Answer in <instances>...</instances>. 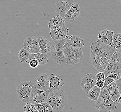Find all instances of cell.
Returning a JSON list of instances; mask_svg holds the SVG:
<instances>
[{
    "label": "cell",
    "instance_id": "cell-1",
    "mask_svg": "<svg viewBox=\"0 0 121 112\" xmlns=\"http://www.w3.org/2000/svg\"><path fill=\"white\" fill-rule=\"evenodd\" d=\"M117 49L97 40L90 45V57L92 64L97 70L104 72L112 55Z\"/></svg>",
    "mask_w": 121,
    "mask_h": 112
},
{
    "label": "cell",
    "instance_id": "cell-2",
    "mask_svg": "<svg viewBox=\"0 0 121 112\" xmlns=\"http://www.w3.org/2000/svg\"><path fill=\"white\" fill-rule=\"evenodd\" d=\"M68 101V94L60 89L50 92L47 102L51 106L54 112H61L65 108Z\"/></svg>",
    "mask_w": 121,
    "mask_h": 112
},
{
    "label": "cell",
    "instance_id": "cell-3",
    "mask_svg": "<svg viewBox=\"0 0 121 112\" xmlns=\"http://www.w3.org/2000/svg\"><path fill=\"white\" fill-rule=\"evenodd\" d=\"M95 105L96 108L100 112H112L118 108V103L112 100L107 90L104 88L101 90Z\"/></svg>",
    "mask_w": 121,
    "mask_h": 112
},
{
    "label": "cell",
    "instance_id": "cell-4",
    "mask_svg": "<svg viewBox=\"0 0 121 112\" xmlns=\"http://www.w3.org/2000/svg\"><path fill=\"white\" fill-rule=\"evenodd\" d=\"M66 38L61 40H52L51 42L50 53L54 61L61 65L67 64V61L64 53V45Z\"/></svg>",
    "mask_w": 121,
    "mask_h": 112
},
{
    "label": "cell",
    "instance_id": "cell-5",
    "mask_svg": "<svg viewBox=\"0 0 121 112\" xmlns=\"http://www.w3.org/2000/svg\"><path fill=\"white\" fill-rule=\"evenodd\" d=\"M64 53L67 61V64L69 65L79 63L83 60L84 57L82 49L79 48L64 47Z\"/></svg>",
    "mask_w": 121,
    "mask_h": 112
},
{
    "label": "cell",
    "instance_id": "cell-6",
    "mask_svg": "<svg viewBox=\"0 0 121 112\" xmlns=\"http://www.w3.org/2000/svg\"><path fill=\"white\" fill-rule=\"evenodd\" d=\"M35 83L32 81H25L22 82L17 87L16 91L19 98L24 103L29 102L33 87Z\"/></svg>",
    "mask_w": 121,
    "mask_h": 112
},
{
    "label": "cell",
    "instance_id": "cell-7",
    "mask_svg": "<svg viewBox=\"0 0 121 112\" xmlns=\"http://www.w3.org/2000/svg\"><path fill=\"white\" fill-rule=\"evenodd\" d=\"M50 91L49 90L45 91L37 89L35 84L33 86L30 94L29 103L34 104L47 102Z\"/></svg>",
    "mask_w": 121,
    "mask_h": 112
},
{
    "label": "cell",
    "instance_id": "cell-8",
    "mask_svg": "<svg viewBox=\"0 0 121 112\" xmlns=\"http://www.w3.org/2000/svg\"><path fill=\"white\" fill-rule=\"evenodd\" d=\"M50 92L55 91L61 89L65 84L64 78L57 73H52L48 76Z\"/></svg>",
    "mask_w": 121,
    "mask_h": 112
},
{
    "label": "cell",
    "instance_id": "cell-9",
    "mask_svg": "<svg viewBox=\"0 0 121 112\" xmlns=\"http://www.w3.org/2000/svg\"><path fill=\"white\" fill-rule=\"evenodd\" d=\"M74 2L73 0H57L55 4L56 13L65 19L68 11Z\"/></svg>",
    "mask_w": 121,
    "mask_h": 112
},
{
    "label": "cell",
    "instance_id": "cell-10",
    "mask_svg": "<svg viewBox=\"0 0 121 112\" xmlns=\"http://www.w3.org/2000/svg\"><path fill=\"white\" fill-rule=\"evenodd\" d=\"M64 47H72L82 49L86 45V41L77 35L68 34L66 37Z\"/></svg>",
    "mask_w": 121,
    "mask_h": 112
},
{
    "label": "cell",
    "instance_id": "cell-11",
    "mask_svg": "<svg viewBox=\"0 0 121 112\" xmlns=\"http://www.w3.org/2000/svg\"><path fill=\"white\" fill-rule=\"evenodd\" d=\"M23 47L30 53L40 52V48L37 38L33 36H29L24 42Z\"/></svg>",
    "mask_w": 121,
    "mask_h": 112
},
{
    "label": "cell",
    "instance_id": "cell-12",
    "mask_svg": "<svg viewBox=\"0 0 121 112\" xmlns=\"http://www.w3.org/2000/svg\"><path fill=\"white\" fill-rule=\"evenodd\" d=\"M96 76L92 73H87L81 80L80 86L82 90L87 94L89 91L96 85Z\"/></svg>",
    "mask_w": 121,
    "mask_h": 112
},
{
    "label": "cell",
    "instance_id": "cell-13",
    "mask_svg": "<svg viewBox=\"0 0 121 112\" xmlns=\"http://www.w3.org/2000/svg\"><path fill=\"white\" fill-rule=\"evenodd\" d=\"M114 33V32L108 29L101 31L98 34V40L104 44L109 45L115 48L112 42V37Z\"/></svg>",
    "mask_w": 121,
    "mask_h": 112
},
{
    "label": "cell",
    "instance_id": "cell-14",
    "mask_svg": "<svg viewBox=\"0 0 121 112\" xmlns=\"http://www.w3.org/2000/svg\"><path fill=\"white\" fill-rule=\"evenodd\" d=\"M69 29L65 25L59 28L51 30L49 34L52 40H61L65 39L69 34Z\"/></svg>",
    "mask_w": 121,
    "mask_h": 112
},
{
    "label": "cell",
    "instance_id": "cell-15",
    "mask_svg": "<svg viewBox=\"0 0 121 112\" xmlns=\"http://www.w3.org/2000/svg\"><path fill=\"white\" fill-rule=\"evenodd\" d=\"M35 84L36 88L38 89L45 91L49 90V84L47 74L43 73L39 75L35 80Z\"/></svg>",
    "mask_w": 121,
    "mask_h": 112
},
{
    "label": "cell",
    "instance_id": "cell-16",
    "mask_svg": "<svg viewBox=\"0 0 121 112\" xmlns=\"http://www.w3.org/2000/svg\"><path fill=\"white\" fill-rule=\"evenodd\" d=\"M80 10L79 4L77 3H73L65 16V21L69 22H73L75 19L79 16Z\"/></svg>",
    "mask_w": 121,
    "mask_h": 112
},
{
    "label": "cell",
    "instance_id": "cell-17",
    "mask_svg": "<svg viewBox=\"0 0 121 112\" xmlns=\"http://www.w3.org/2000/svg\"><path fill=\"white\" fill-rule=\"evenodd\" d=\"M105 88L107 90L112 100L115 102H118L120 93L117 88L116 82H112L107 85Z\"/></svg>",
    "mask_w": 121,
    "mask_h": 112
},
{
    "label": "cell",
    "instance_id": "cell-18",
    "mask_svg": "<svg viewBox=\"0 0 121 112\" xmlns=\"http://www.w3.org/2000/svg\"><path fill=\"white\" fill-rule=\"evenodd\" d=\"M37 41L40 48V53L43 54H47L50 51L51 47V42H49L46 38L40 36L37 38Z\"/></svg>",
    "mask_w": 121,
    "mask_h": 112
},
{
    "label": "cell",
    "instance_id": "cell-19",
    "mask_svg": "<svg viewBox=\"0 0 121 112\" xmlns=\"http://www.w3.org/2000/svg\"><path fill=\"white\" fill-rule=\"evenodd\" d=\"M65 19L59 15L55 16L49 21L48 27L51 30L59 28L65 25Z\"/></svg>",
    "mask_w": 121,
    "mask_h": 112
},
{
    "label": "cell",
    "instance_id": "cell-20",
    "mask_svg": "<svg viewBox=\"0 0 121 112\" xmlns=\"http://www.w3.org/2000/svg\"><path fill=\"white\" fill-rule=\"evenodd\" d=\"M35 59L38 61L39 65H44L48 63V56L47 54H42L40 52L37 53H30L28 62L31 59Z\"/></svg>",
    "mask_w": 121,
    "mask_h": 112
},
{
    "label": "cell",
    "instance_id": "cell-21",
    "mask_svg": "<svg viewBox=\"0 0 121 112\" xmlns=\"http://www.w3.org/2000/svg\"><path fill=\"white\" fill-rule=\"evenodd\" d=\"M100 91L101 89L95 85L89 91L87 97L89 99L96 101L99 97Z\"/></svg>",
    "mask_w": 121,
    "mask_h": 112
},
{
    "label": "cell",
    "instance_id": "cell-22",
    "mask_svg": "<svg viewBox=\"0 0 121 112\" xmlns=\"http://www.w3.org/2000/svg\"><path fill=\"white\" fill-rule=\"evenodd\" d=\"M121 78V74L119 72L116 73H111L108 75L107 77L105 78L104 84V86L101 88V90H102L104 89L107 85L111 83L112 82H116Z\"/></svg>",
    "mask_w": 121,
    "mask_h": 112
},
{
    "label": "cell",
    "instance_id": "cell-23",
    "mask_svg": "<svg viewBox=\"0 0 121 112\" xmlns=\"http://www.w3.org/2000/svg\"><path fill=\"white\" fill-rule=\"evenodd\" d=\"M121 70V63L112 65H107L104 71L105 77L111 73H116L119 72Z\"/></svg>",
    "mask_w": 121,
    "mask_h": 112
},
{
    "label": "cell",
    "instance_id": "cell-24",
    "mask_svg": "<svg viewBox=\"0 0 121 112\" xmlns=\"http://www.w3.org/2000/svg\"><path fill=\"white\" fill-rule=\"evenodd\" d=\"M30 53L24 48H22L18 52V57L20 61L23 63H28Z\"/></svg>",
    "mask_w": 121,
    "mask_h": 112
},
{
    "label": "cell",
    "instance_id": "cell-25",
    "mask_svg": "<svg viewBox=\"0 0 121 112\" xmlns=\"http://www.w3.org/2000/svg\"><path fill=\"white\" fill-rule=\"evenodd\" d=\"M36 108L39 112H53L51 106L47 102L36 104Z\"/></svg>",
    "mask_w": 121,
    "mask_h": 112
},
{
    "label": "cell",
    "instance_id": "cell-26",
    "mask_svg": "<svg viewBox=\"0 0 121 112\" xmlns=\"http://www.w3.org/2000/svg\"><path fill=\"white\" fill-rule=\"evenodd\" d=\"M119 63H121V53L117 49L112 55L107 65H112Z\"/></svg>",
    "mask_w": 121,
    "mask_h": 112
},
{
    "label": "cell",
    "instance_id": "cell-27",
    "mask_svg": "<svg viewBox=\"0 0 121 112\" xmlns=\"http://www.w3.org/2000/svg\"><path fill=\"white\" fill-rule=\"evenodd\" d=\"M112 42L115 48L117 50L121 49V34H114Z\"/></svg>",
    "mask_w": 121,
    "mask_h": 112
},
{
    "label": "cell",
    "instance_id": "cell-28",
    "mask_svg": "<svg viewBox=\"0 0 121 112\" xmlns=\"http://www.w3.org/2000/svg\"><path fill=\"white\" fill-rule=\"evenodd\" d=\"M24 111L25 112H38L35 105L29 102L26 103V106L24 107Z\"/></svg>",
    "mask_w": 121,
    "mask_h": 112
},
{
    "label": "cell",
    "instance_id": "cell-29",
    "mask_svg": "<svg viewBox=\"0 0 121 112\" xmlns=\"http://www.w3.org/2000/svg\"><path fill=\"white\" fill-rule=\"evenodd\" d=\"M28 63H29V66L31 68H36L39 65V63L38 61H37V60L35 59H31V60L29 61Z\"/></svg>",
    "mask_w": 121,
    "mask_h": 112
},
{
    "label": "cell",
    "instance_id": "cell-30",
    "mask_svg": "<svg viewBox=\"0 0 121 112\" xmlns=\"http://www.w3.org/2000/svg\"><path fill=\"white\" fill-rule=\"evenodd\" d=\"M96 76V81H105V74L104 73L102 72H100L98 74H97Z\"/></svg>",
    "mask_w": 121,
    "mask_h": 112
},
{
    "label": "cell",
    "instance_id": "cell-31",
    "mask_svg": "<svg viewBox=\"0 0 121 112\" xmlns=\"http://www.w3.org/2000/svg\"><path fill=\"white\" fill-rule=\"evenodd\" d=\"M119 73L121 74V78L119 79V80H118L116 82V84H117V88L119 90V91L120 92V93H121V70H120V71L119 72Z\"/></svg>",
    "mask_w": 121,
    "mask_h": 112
},
{
    "label": "cell",
    "instance_id": "cell-32",
    "mask_svg": "<svg viewBox=\"0 0 121 112\" xmlns=\"http://www.w3.org/2000/svg\"><path fill=\"white\" fill-rule=\"evenodd\" d=\"M104 82L103 81H98L96 82V85L98 87V88H102L104 86Z\"/></svg>",
    "mask_w": 121,
    "mask_h": 112
},
{
    "label": "cell",
    "instance_id": "cell-33",
    "mask_svg": "<svg viewBox=\"0 0 121 112\" xmlns=\"http://www.w3.org/2000/svg\"><path fill=\"white\" fill-rule=\"evenodd\" d=\"M118 103H121V93H120V95L119 97V99L118 100Z\"/></svg>",
    "mask_w": 121,
    "mask_h": 112
},
{
    "label": "cell",
    "instance_id": "cell-34",
    "mask_svg": "<svg viewBox=\"0 0 121 112\" xmlns=\"http://www.w3.org/2000/svg\"><path fill=\"white\" fill-rule=\"evenodd\" d=\"M117 0L119 2L121 3V0Z\"/></svg>",
    "mask_w": 121,
    "mask_h": 112
}]
</instances>
